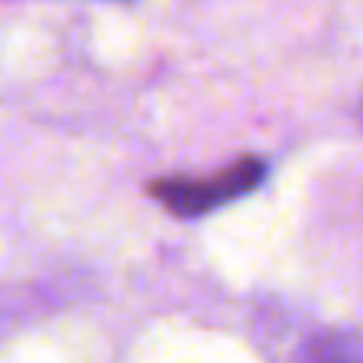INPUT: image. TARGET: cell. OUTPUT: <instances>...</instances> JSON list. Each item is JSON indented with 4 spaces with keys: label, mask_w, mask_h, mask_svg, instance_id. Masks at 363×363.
<instances>
[{
    "label": "cell",
    "mask_w": 363,
    "mask_h": 363,
    "mask_svg": "<svg viewBox=\"0 0 363 363\" xmlns=\"http://www.w3.org/2000/svg\"><path fill=\"white\" fill-rule=\"evenodd\" d=\"M299 363H363V335L359 331H324L306 342Z\"/></svg>",
    "instance_id": "cell-2"
},
{
    "label": "cell",
    "mask_w": 363,
    "mask_h": 363,
    "mask_svg": "<svg viewBox=\"0 0 363 363\" xmlns=\"http://www.w3.org/2000/svg\"><path fill=\"white\" fill-rule=\"evenodd\" d=\"M264 174L267 164L260 157H242L211 178H160L150 186V196L164 203L174 218H200L253 193L264 182Z\"/></svg>",
    "instance_id": "cell-1"
}]
</instances>
